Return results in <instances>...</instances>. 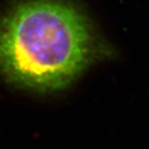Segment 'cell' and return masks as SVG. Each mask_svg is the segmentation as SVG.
<instances>
[{
  "instance_id": "cell-1",
  "label": "cell",
  "mask_w": 149,
  "mask_h": 149,
  "mask_svg": "<svg viewBox=\"0 0 149 149\" xmlns=\"http://www.w3.org/2000/svg\"><path fill=\"white\" fill-rule=\"evenodd\" d=\"M94 55L85 17L61 0L22 1L0 22V71L20 86L64 89Z\"/></svg>"
}]
</instances>
